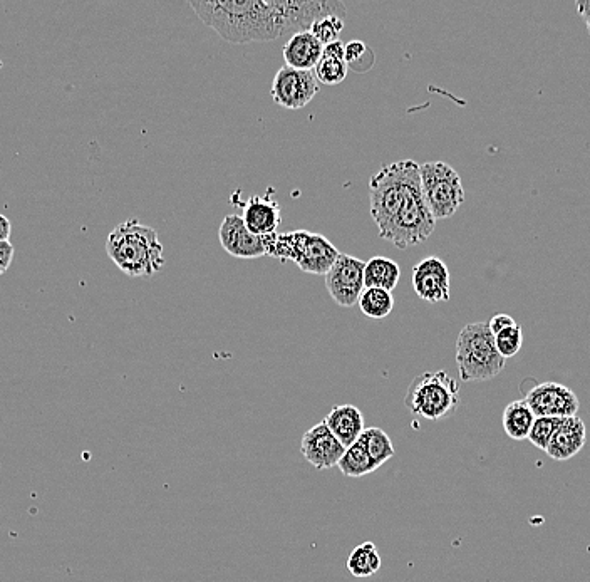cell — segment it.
I'll list each match as a JSON object with an SVG mask.
<instances>
[{"label": "cell", "instance_id": "obj_1", "mask_svg": "<svg viewBox=\"0 0 590 582\" xmlns=\"http://www.w3.org/2000/svg\"><path fill=\"white\" fill-rule=\"evenodd\" d=\"M200 21L232 44L269 42L311 29L322 17H346L337 0H218L190 2Z\"/></svg>", "mask_w": 590, "mask_h": 582}, {"label": "cell", "instance_id": "obj_2", "mask_svg": "<svg viewBox=\"0 0 590 582\" xmlns=\"http://www.w3.org/2000/svg\"><path fill=\"white\" fill-rule=\"evenodd\" d=\"M371 217L381 239L398 249L430 239L436 220L421 188L420 165L413 160L389 163L369 180Z\"/></svg>", "mask_w": 590, "mask_h": 582}, {"label": "cell", "instance_id": "obj_3", "mask_svg": "<svg viewBox=\"0 0 590 582\" xmlns=\"http://www.w3.org/2000/svg\"><path fill=\"white\" fill-rule=\"evenodd\" d=\"M106 252L118 269L130 277H151L165 267V255L155 229L138 220H126L111 230Z\"/></svg>", "mask_w": 590, "mask_h": 582}, {"label": "cell", "instance_id": "obj_4", "mask_svg": "<svg viewBox=\"0 0 590 582\" xmlns=\"http://www.w3.org/2000/svg\"><path fill=\"white\" fill-rule=\"evenodd\" d=\"M265 249L269 257L282 262L292 260L302 272L316 276H326L341 255L331 240L309 230L265 235Z\"/></svg>", "mask_w": 590, "mask_h": 582}, {"label": "cell", "instance_id": "obj_5", "mask_svg": "<svg viewBox=\"0 0 590 582\" xmlns=\"http://www.w3.org/2000/svg\"><path fill=\"white\" fill-rule=\"evenodd\" d=\"M505 361L488 323L466 324L456 339V366L461 381H488L502 373Z\"/></svg>", "mask_w": 590, "mask_h": 582}, {"label": "cell", "instance_id": "obj_6", "mask_svg": "<svg viewBox=\"0 0 590 582\" xmlns=\"http://www.w3.org/2000/svg\"><path fill=\"white\" fill-rule=\"evenodd\" d=\"M409 411L426 420H441L460 405L458 383L445 371L418 376L404 398Z\"/></svg>", "mask_w": 590, "mask_h": 582}, {"label": "cell", "instance_id": "obj_7", "mask_svg": "<svg viewBox=\"0 0 590 582\" xmlns=\"http://www.w3.org/2000/svg\"><path fill=\"white\" fill-rule=\"evenodd\" d=\"M421 188L435 220L450 219L465 202V190L455 168L445 162L420 165Z\"/></svg>", "mask_w": 590, "mask_h": 582}, {"label": "cell", "instance_id": "obj_8", "mask_svg": "<svg viewBox=\"0 0 590 582\" xmlns=\"http://www.w3.org/2000/svg\"><path fill=\"white\" fill-rule=\"evenodd\" d=\"M319 93V81L314 71H299V69L284 66L275 74L270 88V96L275 103L285 110H302Z\"/></svg>", "mask_w": 590, "mask_h": 582}, {"label": "cell", "instance_id": "obj_9", "mask_svg": "<svg viewBox=\"0 0 590 582\" xmlns=\"http://www.w3.org/2000/svg\"><path fill=\"white\" fill-rule=\"evenodd\" d=\"M364 266L366 262L349 254L337 257L334 266L326 274V287L337 306L352 307L358 304L364 291Z\"/></svg>", "mask_w": 590, "mask_h": 582}, {"label": "cell", "instance_id": "obj_10", "mask_svg": "<svg viewBox=\"0 0 590 582\" xmlns=\"http://www.w3.org/2000/svg\"><path fill=\"white\" fill-rule=\"evenodd\" d=\"M525 401L535 418H569L577 415L580 401L569 386L560 383H540L525 391Z\"/></svg>", "mask_w": 590, "mask_h": 582}, {"label": "cell", "instance_id": "obj_11", "mask_svg": "<svg viewBox=\"0 0 590 582\" xmlns=\"http://www.w3.org/2000/svg\"><path fill=\"white\" fill-rule=\"evenodd\" d=\"M218 240L223 249L239 259H259L267 255L265 237L255 235L245 227L240 215H227L218 229Z\"/></svg>", "mask_w": 590, "mask_h": 582}, {"label": "cell", "instance_id": "obj_12", "mask_svg": "<svg viewBox=\"0 0 590 582\" xmlns=\"http://www.w3.org/2000/svg\"><path fill=\"white\" fill-rule=\"evenodd\" d=\"M413 287L423 301H450V269L438 257H426L413 267Z\"/></svg>", "mask_w": 590, "mask_h": 582}, {"label": "cell", "instance_id": "obj_13", "mask_svg": "<svg viewBox=\"0 0 590 582\" xmlns=\"http://www.w3.org/2000/svg\"><path fill=\"white\" fill-rule=\"evenodd\" d=\"M346 448L342 447L339 440L332 435L331 430L324 423H317L309 428L301 440L302 457L311 463L317 470H329L337 467L342 453Z\"/></svg>", "mask_w": 590, "mask_h": 582}, {"label": "cell", "instance_id": "obj_14", "mask_svg": "<svg viewBox=\"0 0 590 582\" xmlns=\"http://www.w3.org/2000/svg\"><path fill=\"white\" fill-rule=\"evenodd\" d=\"M272 193L274 190H269L265 195H254L245 202L242 220L252 234L260 237L277 234L282 215L280 203L272 197Z\"/></svg>", "mask_w": 590, "mask_h": 582}, {"label": "cell", "instance_id": "obj_15", "mask_svg": "<svg viewBox=\"0 0 590 582\" xmlns=\"http://www.w3.org/2000/svg\"><path fill=\"white\" fill-rule=\"evenodd\" d=\"M585 442H587V428H585L584 421L577 415L569 416V418L560 420L559 427L550 438L545 453L552 460L565 462L582 452Z\"/></svg>", "mask_w": 590, "mask_h": 582}, {"label": "cell", "instance_id": "obj_16", "mask_svg": "<svg viewBox=\"0 0 590 582\" xmlns=\"http://www.w3.org/2000/svg\"><path fill=\"white\" fill-rule=\"evenodd\" d=\"M322 52L324 46L309 31L290 36L282 49L285 66L299 71H314L322 59Z\"/></svg>", "mask_w": 590, "mask_h": 582}, {"label": "cell", "instance_id": "obj_17", "mask_svg": "<svg viewBox=\"0 0 590 582\" xmlns=\"http://www.w3.org/2000/svg\"><path fill=\"white\" fill-rule=\"evenodd\" d=\"M322 423L331 430L332 435L344 448L358 442L364 432L363 413L354 405H339L332 408Z\"/></svg>", "mask_w": 590, "mask_h": 582}, {"label": "cell", "instance_id": "obj_18", "mask_svg": "<svg viewBox=\"0 0 590 582\" xmlns=\"http://www.w3.org/2000/svg\"><path fill=\"white\" fill-rule=\"evenodd\" d=\"M401 277V267L398 262L388 257L376 255L369 259L364 266V287H378L384 291L393 292Z\"/></svg>", "mask_w": 590, "mask_h": 582}, {"label": "cell", "instance_id": "obj_19", "mask_svg": "<svg viewBox=\"0 0 590 582\" xmlns=\"http://www.w3.org/2000/svg\"><path fill=\"white\" fill-rule=\"evenodd\" d=\"M534 411L530 410L525 400L512 401L503 410L502 425L508 437L517 442L527 440L528 433L534 425Z\"/></svg>", "mask_w": 590, "mask_h": 582}, {"label": "cell", "instance_id": "obj_20", "mask_svg": "<svg viewBox=\"0 0 590 582\" xmlns=\"http://www.w3.org/2000/svg\"><path fill=\"white\" fill-rule=\"evenodd\" d=\"M358 304L364 316L381 321V319L388 317L393 312V292L384 291V289H378V287H364V291L359 296Z\"/></svg>", "mask_w": 590, "mask_h": 582}, {"label": "cell", "instance_id": "obj_21", "mask_svg": "<svg viewBox=\"0 0 590 582\" xmlns=\"http://www.w3.org/2000/svg\"><path fill=\"white\" fill-rule=\"evenodd\" d=\"M381 569V556L373 542H364L349 554L347 571L354 577H371Z\"/></svg>", "mask_w": 590, "mask_h": 582}, {"label": "cell", "instance_id": "obj_22", "mask_svg": "<svg viewBox=\"0 0 590 582\" xmlns=\"http://www.w3.org/2000/svg\"><path fill=\"white\" fill-rule=\"evenodd\" d=\"M358 443L363 445L364 450L378 468L394 457L393 442H391L388 433L381 428H364Z\"/></svg>", "mask_w": 590, "mask_h": 582}, {"label": "cell", "instance_id": "obj_23", "mask_svg": "<svg viewBox=\"0 0 590 582\" xmlns=\"http://www.w3.org/2000/svg\"><path fill=\"white\" fill-rule=\"evenodd\" d=\"M337 467L341 470L342 475L352 477V479L364 477V475L373 473L378 468L374 465L373 460L366 453V450H364L363 445L358 442L344 450L341 460L337 463Z\"/></svg>", "mask_w": 590, "mask_h": 582}, {"label": "cell", "instance_id": "obj_24", "mask_svg": "<svg viewBox=\"0 0 590 582\" xmlns=\"http://www.w3.org/2000/svg\"><path fill=\"white\" fill-rule=\"evenodd\" d=\"M342 29H344L342 17L326 16L314 22L309 32L316 37L317 41L321 42L322 46H327L331 42L339 41Z\"/></svg>", "mask_w": 590, "mask_h": 582}, {"label": "cell", "instance_id": "obj_25", "mask_svg": "<svg viewBox=\"0 0 590 582\" xmlns=\"http://www.w3.org/2000/svg\"><path fill=\"white\" fill-rule=\"evenodd\" d=\"M347 64L337 59L322 58L314 69L317 81L327 84V86H336L341 84L347 76Z\"/></svg>", "mask_w": 590, "mask_h": 582}, {"label": "cell", "instance_id": "obj_26", "mask_svg": "<svg viewBox=\"0 0 590 582\" xmlns=\"http://www.w3.org/2000/svg\"><path fill=\"white\" fill-rule=\"evenodd\" d=\"M562 418H535L534 425H532V430L528 433L527 440H530V443L534 445V447L539 448L542 452L547 450V445H549L550 438L554 435L555 430L559 427V423Z\"/></svg>", "mask_w": 590, "mask_h": 582}, {"label": "cell", "instance_id": "obj_27", "mask_svg": "<svg viewBox=\"0 0 590 582\" xmlns=\"http://www.w3.org/2000/svg\"><path fill=\"white\" fill-rule=\"evenodd\" d=\"M523 333L520 324L512 328L503 329L495 336V346L503 359L513 358L522 349Z\"/></svg>", "mask_w": 590, "mask_h": 582}, {"label": "cell", "instance_id": "obj_28", "mask_svg": "<svg viewBox=\"0 0 590 582\" xmlns=\"http://www.w3.org/2000/svg\"><path fill=\"white\" fill-rule=\"evenodd\" d=\"M366 56L368 58L369 56H373V51L363 41L347 42L346 52H344V61H346L347 68L358 71L359 64L363 63V71H368V66L364 64Z\"/></svg>", "mask_w": 590, "mask_h": 582}, {"label": "cell", "instance_id": "obj_29", "mask_svg": "<svg viewBox=\"0 0 590 582\" xmlns=\"http://www.w3.org/2000/svg\"><path fill=\"white\" fill-rule=\"evenodd\" d=\"M517 321L508 314H497L488 321V328L492 331L493 336H497L498 333H502L503 329L512 328L517 326Z\"/></svg>", "mask_w": 590, "mask_h": 582}, {"label": "cell", "instance_id": "obj_30", "mask_svg": "<svg viewBox=\"0 0 590 582\" xmlns=\"http://www.w3.org/2000/svg\"><path fill=\"white\" fill-rule=\"evenodd\" d=\"M14 245L11 242H0V276H4L9 267H11L12 260H14Z\"/></svg>", "mask_w": 590, "mask_h": 582}, {"label": "cell", "instance_id": "obj_31", "mask_svg": "<svg viewBox=\"0 0 590 582\" xmlns=\"http://www.w3.org/2000/svg\"><path fill=\"white\" fill-rule=\"evenodd\" d=\"M344 52H346V44L339 39V41L331 42L324 46L322 58L337 59V61H344ZM346 63V61H344Z\"/></svg>", "mask_w": 590, "mask_h": 582}, {"label": "cell", "instance_id": "obj_32", "mask_svg": "<svg viewBox=\"0 0 590 582\" xmlns=\"http://www.w3.org/2000/svg\"><path fill=\"white\" fill-rule=\"evenodd\" d=\"M575 7H577V12H579L580 19L584 21L585 29H587L590 34V0H582V2H577Z\"/></svg>", "mask_w": 590, "mask_h": 582}, {"label": "cell", "instance_id": "obj_33", "mask_svg": "<svg viewBox=\"0 0 590 582\" xmlns=\"http://www.w3.org/2000/svg\"><path fill=\"white\" fill-rule=\"evenodd\" d=\"M11 234V220L7 219L6 215L0 214V242H9V237H11Z\"/></svg>", "mask_w": 590, "mask_h": 582}]
</instances>
